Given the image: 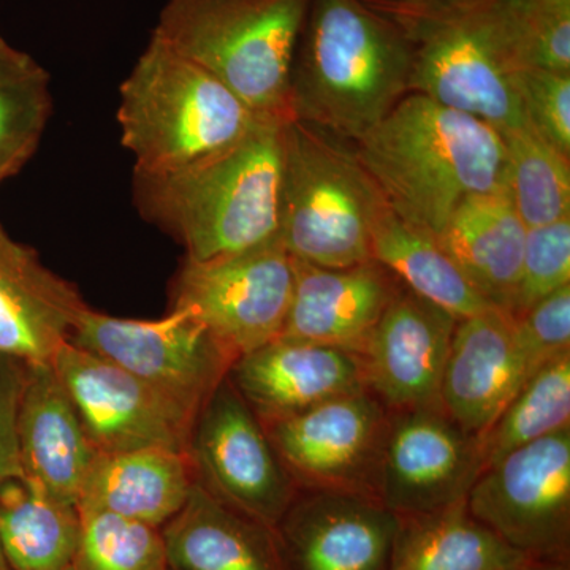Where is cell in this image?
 Segmentation results:
<instances>
[{
  "instance_id": "24",
  "label": "cell",
  "mask_w": 570,
  "mask_h": 570,
  "mask_svg": "<svg viewBox=\"0 0 570 570\" xmlns=\"http://www.w3.org/2000/svg\"><path fill=\"white\" fill-rule=\"evenodd\" d=\"M195 482L187 453L159 448L100 453L82 485L77 509L105 510L163 528L186 504Z\"/></svg>"
},
{
  "instance_id": "7",
  "label": "cell",
  "mask_w": 570,
  "mask_h": 570,
  "mask_svg": "<svg viewBox=\"0 0 570 570\" xmlns=\"http://www.w3.org/2000/svg\"><path fill=\"white\" fill-rule=\"evenodd\" d=\"M474 9L390 18L411 43V92L466 112L499 134L524 126L519 70L491 14Z\"/></svg>"
},
{
  "instance_id": "27",
  "label": "cell",
  "mask_w": 570,
  "mask_h": 570,
  "mask_svg": "<svg viewBox=\"0 0 570 570\" xmlns=\"http://www.w3.org/2000/svg\"><path fill=\"white\" fill-rule=\"evenodd\" d=\"M80 532L75 505L22 478L0 483V549L11 570H71Z\"/></svg>"
},
{
  "instance_id": "21",
  "label": "cell",
  "mask_w": 570,
  "mask_h": 570,
  "mask_svg": "<svg viewBox=\"0 0 570 570\" xmlns=\"http://www.w3.org/2000/svg\"><path fill=\"white\" fill-rule=\"evenodd\" d=\"M519 390L512 316L489 307L460 318L442 376V411L482 439Z\"/></svg>"
},
{
  "instance_id": "18",
  "label": "cell",
  "mask_w": 570,
  "mask_h": 570,
  "mask_svg": "<svg viewBox=\"0 0 570 570\" xmlns=\"http://www.w3.org/2000/svg\"><path fill=\"white\" fill-rule=\"evenodd\" d=\"M294 292L283 335L362 355L401 287L376 261L324 268L292 257Z\"/></svg>"
},
{
  "instance_id": "31",
  "label": "cell",
  "mask_w": 570,
  "mask_h": 570,
  "mask_svg": "<svg viewBox=\"0 0 570 570\" xmlns=\"http://www.w3.org/2000/svg\"><path fill=\"white\" fill-rule=\"evenodd\" d=\"M490 9L519 70L570 71V0H493Z\"/></svg>"
},
{
  "instance_id": "19",
  "label": "cell",
  "mask_w": 570,
  "mask_h": 570,
  "mask_svg": "<svg viewBox=\"0 0 570 570\" xmlns=\"http://www.w3.org/2000/svg\"><path fill=\"white\" fill-rule=\"evenodd\" d=\"M86 307L73 285L0 223V354L24 365L51 363Z\"/></svg>"
},
{
  "instance_id": "32",
  "label": "cell",
  "mask_w": 570,
  "mask_h": 570,
  "mask_svg": "<svg viewBox=\"0 0 570 570\" xmlns=\"http://www.w3.org/2000/svg\"><path fill=\"white\" fill-rule=\"evenodd\" d=\"M78 513L80 542L71 570H170L160 528L105 510Z\"/></svg>"
},
{
  "instance_id": "15",
  "label": "cell",
  "mask_w": 570,
  "mask_h": 570,
  "mask_svg": "<svg viewBox=\"0 0 570 570\" xmlns=\"http://www.w3.org/2000/svg\"><path fill=\"white\" fill-rule=\"evenodd\" d=\"M400 517L377 498L298 490L276 524L284 570H390Z\"/></svg>"
},
{
  "instance_id": "5",
  "label": "cell",
  "mask_w": 570,
  "mask_h": 570,
  "mask_svg": "<svg viewBox=\"0 0 570 570\" xmlns=\"http://www.w3.org/2000/svg\"><path fill=\"white\" fill-rule=\"evenodd\" d=\"M385 206L354 142L284 122L277 239L291 257L324 268L373 261L371 232Z\"/></svg>"
},
{
  "instance_id": "4",
  "label": "cell",
  "mask_w": 570,
  "mask_h": 570,
  "mask_svg": "<svg viewBox=\"0 0 570 570\" xmlns=\"http://www.w3.org/2000/svg\"><path fill=\"white\" fill-rule=\"evenodd\" d=\"M134 175L170 176L193 170L230 149L262 116L204 67L157 37L119 88L116 115Z\"/></svg>"
},
{
  "instance_id": "34",
  "label": "cell",
  "mask_w": 570,
  "mask_h": 570,
  "mask_svg": "<svg viewBox=\"0 0 570 570\" xmlns=\"http://www.w3.org/2000/svg\"><path fill=\"white\" fill-rule=\"evenodd\" d=\"M513 341L520 389L543 366L570 354V285L513 318Z\"/></svg>"
},
{
  "instance_id": "13",
  "label": "cell",
  "mask_w": 570,
  "mask_h": 570,
  "mask_svg": "<svg viewBox=\"0 0 570 570\" xmlns=\"http://www.w3.org/2000/svg\"><path fill=\"white\" fill-rule=\"evenodd\" d=\"M389 415L376 396L362 390L265 430L296 489L374 497Z\"/></svg>"
},
{
  "instance_id": "3",
  "label": "cell",
  "mask_w": 570,
  "mask_h": 570,
  "mask_svg": "<svg viewBox=\"0 0 570 570\" xmlns=\"http://www.w3.org/2000/svg\"><path fill=\"white\" fill-rule=\"evenodd\" d=\"M284 122L262 116L242 141L193 170L134 175L138 212L178 239L194 262L273 242L279 230Z\"/></svg>"
},
{
  "instance_id": "35",
  "label": "cell",
  "mask_w": 570,
  "mask_h": 570,
  "mask_svg": "<svg viewBox=\"0 0 570 570\" xmlns=\"http://www.w3.org/2000/svg\"><path fill=\"white\" fill-rule=\"evenodd\" d=\"M513 86L528 126L570 157V71L520 69Z\"/></svg>"
},
{
  "instance_id": "2",
  "label": "cell",
  "mask_w": 570,
  "mask_h": 570,
  "mask_svg": "<svg viewBox=\"0 0 570 570\" xmlns=\"http://www.w3.org/2000/svg\"><path fill=\"white\" fill-rule=\"evenodd\" d=\"M406 33L363 0H311L296 45L291 116L355 142L411 94Z\"/></svg>"
},
{
  "instance_id": "23",
  "label": "cell",
  "mask_w": 570,
  "mask_h": 570,
  "mask_svg": "<svg viewBox=\"0 0 570 570\" xmlns=\"http://www.w3.org/2000/svg\"><path fill=\"white\" fill-rule=\"evenodd\" d=\"M527 232L509 189H502L461 202L434 238L475 291L509 314Z\"/></svg>"
},
{
  "instance_id": "20",
  "label": "cell",
  "mask_w": 570,
  "mask_h": 570,
  "mask_svg": "<svg viewBox=\"0 0 570 570\" xmlns=\"http://www.w3.org/2000/svg\"><path fill=\"white\" fill-rule=\"evenodd\" d=\"M18 445L22 479L55 501L77 508L100 453L51 363L26 367Z\"/></svg>"
},
{
  "instance_id": "28",
  "label": "cell",
  "mask_w": 570,
  "mask_h": 570,
  "mask_svg": "<svg viewBox=\"0 0 570 570\" xmlns=\"http://www.w3.org/2000/svg\"><path fill=\"white\" fill-rule=\"evenodd\" d=\"M50 82L40 62L0 36V184L39 149L52 115Z\"/></svg>"
},
{
  "instance_id": "37",
  "label": "cell",
  "mask_w": 570,
  "mask_h": 570,
  "mask_svg": "<svg viewBox=\"0 0 570 570\" xmlns=\"http://www.w3.org/2000/svg\"><path fill=\"white\" fill-rule=\"evenodd\" d=\"M363 2L385 17L396 18L474 9L493 0H363Z\"/></svg>"
},
{
  "instance_id": "22",
  "label": "cell",
  "mask_w": 570,
  "mask_h": 570,
  "mask_svg": "<svg viewBox=\"0 0 570 570\" xmlns=\"http://www.w3.org/2000/svg\"><path fill=\"white\" fill-rule=\"evenodd\" d=\"M160 531L170 570H284L275 530L224 504L198 480Z\"/></svg>"
},
{
  "instance_id": "8",
  "label": "cell",
  "mask_w": 570,
  "mask_h": 570,
  "mask_svg": "<svg viewBox=\"0 0 570 570\" xmlns=\"http://www.w3.org/2000/svg\"><path fill=\"white\" fill-rule=\"evenodd\" d=\"M69 343L104 356L197 417L235 358L186 307L157 321L82 311Z\"/></svg>"
},
{
  "instance_id": "12",
  "label": "cell",
  "mask_w": 570,
  "mask_h": 570,
  "mask_svg": "<svg viewBox=\"0 0 570 570\" xmlns=\"http://www.w3.org/2000/svg\"><path fill=\"white\" fill-rule=\"evenodd\" d=\"M51 365L102 455L153 448L189 455L197 417L141 379L71 343Z\"/></svg>"
},
{
  "instance_id": "6",
  "label": "cell",
  "mask_w": 570,
  "mask_h": 570,
  "mask_svg": "<svg viewBox=\"0 0 570 570\" xmlns=\"http://www.w3.org/2000/svg\"><path fill=\"white\" fill-rule=\"evenodd\" d=\"M311 0H167L153 36L257 116H291L292 66Z\"/></svg>"
},
{
  "instance_id": "11",
  "label": "cell",
  "mask_w": 570,
  "mask_h": 570,
  "mask_svg": "<svg viewBox=\"0 0 570 570\" xmlns=\"http://www.w3.org/2000/svg\"><path fill=\"white\" fill-rule=\"evenodd\" d=\"M189 455L209 493L272 530L298 491L264 423L228 376L198 412Z\"/></svg>"
},
{
  "instance_id": "33",
  "label": "cell",
  "mask_w": 570,
  "mask_h": 570,
  "mask_svg": "<svg viewBox=\"0 0 570 570\" xmlns=\"http://www.w3.org/2000/svg\"><path fill=\"white\" fill-rule=\"evenodd\" d=\"M566 285H570V217L528 228L509 316H523Z\"/></svg>"
},
{
  "instance_id": "9",
  "label": "cell",
  "mask_w": 570,
  "mask_h": 570,
  "mask_svg": "<svg viewBox=\"0 0 570 570\" xmlns=\"http://www.w3.org/2000/svg\"><path fill=\"white\" fill-rule=\"evenodd\" d=\"M469 512L531 561L569 562L570 428L483 469Z\"/></svg>"
},
{
  "instance_id": "30",
  "label": "cell",
  "mask_w": 570,
  "mask_h": 570,
  "mask_svg": "<svg viewBox=\"0 0 570 570\" xmlns=\"http://www.w3.org/2000/svg\"><path fill=\"white\" fill-rule=\"evenodd\" d=\"M508 154V189L527 228L570 217V157L528 124L499 134Z\"/></svg>"
},
{
  "instance_id": "17",
  "label": "cell",
  "mask_w": 570,
  "mask_h": 570,
  "mask_svg": "<svg viewBox=\"0 0 570 570\" xmlns=\"http://www.w3.org/2000/svg\"><path fill=\"white\" fill-rule=\"evenodd\" d=\"M228 379L264 426L366 390L358 355L284 336L238 356Z\"/></svg>"
},
{
  "instance_id": "16",
  "label": "cell",
  "mask_w": 570,
  "mask_h": 570,
  "mask_svg": "<svg viewBox=\"0 0 570 570\" xmlns=\"http://www.w3.org/2000/svg\"><path fill=\"white\" fill-rule=\"evenodd\" d=\"M456 322L401 284L360 355L367 392L392 412L441 407Z\"/></svg>"
},
{
  "instance_id": "38",
  "label": "cell",
  "mask_w": 570,
  "mask_h": 570,
  "mask_svg": "<svg viewBox=\"0 0 570 570\" xmlns=\"http://www.w3.org/2000/svg\"><path fill=\"white\" fill-rule=\"evenodd\" d=\"M513 570H570L569 562L527 561Z\"/></svg>"
},
{
  "instance_id": "26",
  "label": "cell",
  "mask_w": 570,
  "mask_h": 570,
  "mask_svg": "<svg viewBox=\"0 0 570 570\" xmlns=\"http://www.w3.org/2000/svg\"><path fill=\"white\" fill-rule=\"evenodd\" d=\"M371 253L373 261L384 265L401 284L459 321L494 307L469 283L433 235L401 219L389 205L373 225Z\"/></svg>"
},
{
  "instance_id": "14",
  "label": "cell",
  "mask_w": 570,
  "mask_h": 570,
  "mask_svg": "<svg viewBox=\"0 0 570 570\" xmlns=\"http://www.w3.org/2000/svg\"><path fill=\"white\" fill-rule=\"evenodd\" d=\"M482 471L480 439L441 407L390 411L374 497L397 517L438 512L468 499Z\"/></svg>"
},
{
  "instance_id": "25",
  "label": "cell",
  "mask_w": 570,
  "mask_h": 570,
  "mask_svg": "<svg viewBox=\"0 0 570 570\" xmlns=\"http://www.w3.org/2000/svg\"><path fill=\"white\" fill-rule=\"evenodd\" d=\"M531 561L469 512L448 509L400 517L390 570H513Z\"/></svg>"
},
{
  "instance_id": "39",
  "label": "cell",
  "mask_w": 570,
  "mask_h": 570,
  "mask_svg": "<svg viewBox=\"0 0 570 570\" xmlns=\"http://www.w3.org/2000/svg\"><path fill=\"white\" fill-rule=\"evenodd\" d=\"M0 570H11L9 562H7L6 557H3L2 549H0Z\"/></svg>"
},
{
  "instance_id": "10",
  "label": "cell",
  "mask_w": 570,
  "mask_h": 570,
  "mask_svg": "<svg viewBox=\"0 0 570 570\" xmlns=\"http://www.w3.org/2000/svg\"><path fill=\"white\" fill-rule=\"evenodd\" d=\"M294 265L279 239L208 262L186 258L171 284V307H186L234 358L283 335Z\"/></svg>"
},
{
  "instance_id": "36",
  "label": "cell",
  "mask_w": 570,
  "mask_h": 570,
  "mask_svg": "<svg viewBox=\"0 0 570 570\" xmlns=\"http://www.w3.org/2000/svg\"><path fill=\"white\" fill-rule=\"evenodd\" d=\"M26 367L24 363L0 354V483L22 478L18 414Z\"/></svg>"
},
{
  "instance_id": "29",
  "label": "cell",
  "mask_w": 570,
  "mask_h": 570,
  "mask_svg": "<svg viewBox=\"0 0 570 570\" xmlns=\"http://www.w3.org/2000/svg\"><path fill=\"white\" fill-rule=\"evenodd\" d=\"M564 428H570V354L553 360L528 379L483 434V469Z\"/></svg>"
},
{
  "instance_id": "1",
  "label": "cell",
  "mask_w": 570,
  "mask_h": 570,
  "mask_svg": "<svg viewBox=\"0 0 570 570\" xmlns=\"http://www.w3.org/2000/svg\"><path fill=\"white\" fill-rule=\"evenodd\" d=\"M354 148L390 208L433 236L471 195L508 189L498 130L422 94H407Z\"/></svg>"
}]
</instances>
